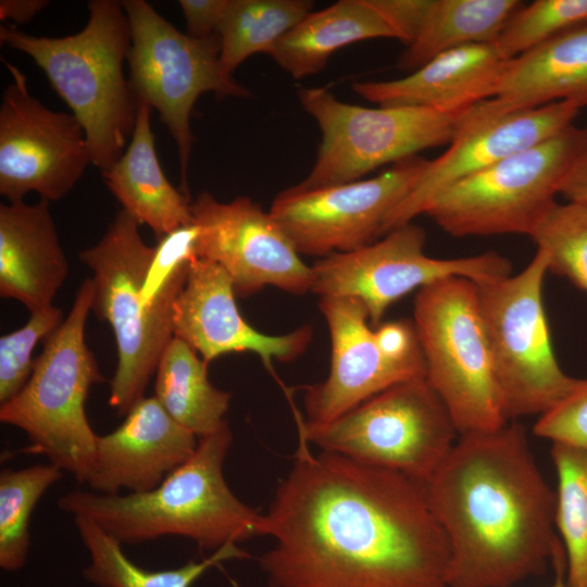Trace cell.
<instances>
[{
    "instance_id": "9",
    "label": "cell",
    "mask_w": 587,
    "mask_h": 587,
    "mask_svg": "<svg viewBox=\"0 0 587 587\" xmlns=\"http://www.w3.org/2000/svg\"><path fill=\"white\" fill-rule=\"evenodd\" d=\"M548 258L537 249L515 274L476 284L495 376L507 420L540 416L575 386L554 354L542 302Z\"/></svg>"
},
{
    "instance_id": "36",
    "label": "cell",
    "mask_w": 587,
    "mask_h": 587,
    "mask_svg": "<svg viewBox=\"0 0 587 587\" xmlns=\"http://www.w3.org/2000/svg\"><path fill=\"white\" fill-rule=\"evenodd\" d=\"M388 22L397 39L411 45L428 16L434 0H370Z\"/></svg>"
},
{
    "instance_id": "15",
    "label": "cell",
    "mask_w": 587,
    "mask_h": 587,
    "mask_svg": "<svg viewBox=\"0 0 587 587\" xmlns=\"http://www.w3.org/2000/svg\"><path fill=\"white\" fill-rule=\"evenodd\" d=\"M428 160L414 155L375 177L279 192L270 213L299 254L324 258L375 241L390 211L417 182Z\"/></svg>"
},
{
    "instance_id": "39",
    "label": "cell",
    "mask_w": 587,
    "mask_h": 587,
    "mask_svg": "<svg viewBox=\"0 0 587 587\" xmlns=\"http://www.w3.org/2000/svg\"><path fill=\"white\" fill-rule=\"evenodd\" d=\"M48 4L47 0H1L0 18L1 21L25 24L30 22Z\"/></svg>"
},
{
    "instance_id": "38",
    "label": "cell",
    "mask_w": 587,
    "mask_h": 587,
    "mask_svg": "<svg viewBox=\"0 0 587 587\" xmlns=\"http://www.w3.org/2000/svg\"><path fill=\"white\" fill-rule=\"evenodd\" d=\"M584 140L560 185L559 195L567 202L587 204V126Z\"/></svg>"
},
{
    "instance_id": "32",
    "label": "cell",
    "mask_w": 587,
    "mask_h": 587,
    "mask_svg": "<svg viewBox=\"0 0 587 587\" xmlns=\"http://www.w3.org/2000/svg\"><path fill=\"white\" fill-rule=\"evenodd\" d=\"M530 237L546 252L549 272L587 292V204L557 202Z\"/></svg>"
},
{
    "instance_id": "11",
    "label": "cell",
    "mask_w": 587,
    "mask_h": 587,
    "mask_svg": "<svg viewBox=\"0 0 587 587\" xmlns=\"http://www.w3.org/2000/svg\"><path fill=\"white\" fill-rule=\"evenodd\" d=\"M121 3L130 27L129 87L137 104H147L159 112L174 139L182 190L188 196L193 142L190 114L197 99L205 92L249 97L250 91L222 68L217 34L193 38L175 28L145 0Z\"/></svg>"
},
{
    "instance_id": "17",
    "label": "cell",
    "mask_w": 587,
    "mask_h": 587,
    "mask_svg": "<svg viewBox=\"0 0 587 587\" xmlns=\"http://www.w3.org/2000/svg\"><path fill=\"white\" fill-rule=\"evenodd\" d=\"M578 112L566 101L504 111L488 99L461 113L448 148L428 160L415 185L387 215L383 235L424 214L452 184L555 136L573 124Z\"/></svg>"
},
{
    "instance_id": "21",
    "label": "cell",
    "mask_w": 587,
    "mask_h": 587,
    "mask_svg": "<svg viewBox=\"0 0 587 587\" xmlns=\"http://www.w3.org/2000/svg\"><path fill=\"white\" fill-rule=\"evenodd\" d=\"M510 60L495 43H475L444 52L405 77L355 82L353 91L378 105L424 107L459 115L495 97Z\"/></svg>"
},
{
    "instance_id": "1",
    "label": "cell",
    "mask_w": 587,
    "mask_h": 587,
    "mask_svg": "<svg viewBox=\"0 0 587 587\" xmlns=\"http://www.w3.org/2000/svg\"><path fill=\"white\" fill-rule=\"evenodd\" d=\"M298 439L260 520L272 587H448L449 545L423 483Z\"/></svg>"
},
{
    "instance_id": "12",
    "label": "cell",
    "mask_w": 587,
    "mask_h": 587,
    "mask_svg": "<svg viewBox=\"0 0 587 587\" xmlns=\"http://www.w3.org/2000/svg\"><path fill=\"white\" fill-rule=\"evenodd\" d=\"M298 96L322 134L312 170L295 185L300 189L360 180L377 167L449 145L460 115L412 105L365 108L324 88L301 87Z\"/></svg>"
},
{
    "instance_id": "13",
    "label": "cell",
    "mask_w": 587,
    "mask_h": 587,
    "mask_svg": "<svg viewBox=\"0 0 587 587\" xmlns=\"http://www.w3.org/2000/svg\"><path fill=\"white\" fill-rule=\"evenodd\" d=\"M319 309L332 344L327 377L304 388V422L328 423L400 382L426 376L411 320L369 324L365 307L353 298H320Z\"/></svg>"
},
{
    "instance_id": "8",
    "label": "cell",
    "mask_w": 587,
    "mask_h": 587,
    "mask_svg": "<svg viewBox=\"0 0 587 587\" xmlns=\"http://www.w3.org/2000/svg\"><path fill=\"white\" fill-rule=\"evenodd\" d=\"M412 322L426 378L459 435L505 425L476 283L452 276L419 289Z\"/></svg>"
},
{
    "instance_id": "19",
    "label": "cell",
    "mask_w": 587,
    "mask_h": 587,
    "mask_svg": "<svg viewBox=\"0 0 587 587\" xmlns=\"http://www.w3.org/2000/svg\"><path fill=\"white\" fill-rule=\"evenodd\" d=\"M174 337L190 346L208 364L228 353L252 352L274 374L273 362L300 357L312 340V327L284 335L257 330L240 314L228 274L216 263L195 257L173 304Z\"/></svg>"
},
{
    "instance_id": "16",
    "label": "cell",
    "mask_w": 587,
    "mask_h": 587,
    "mask_svg": "<svg viewBox=\"0 0 587 587\" xmlns=\"http://www.w3.org/2000/svg\"><path fill=\"white\" fill-rule=\"evenodd\" d=\"M2 62L12 83L0 105V193L9 202L22 201L30 191L60 200L91 164L85 130L72 113L52 111L33 97L26 76Z\"/></svg>"
},
{
    "instance_id": "6",
    "label": "cell",
    "mask_w": 587,
    "mask_h": 587,
    "mask_svg": "<svg viewBox=\"0 0 587 587\" xmlns=\"http://www.w3.org/2000/svg\"><path fill=\"white\" fill-rule=\"evenodd\" d=\"M140 224L120 210L101 239L82 250L79 260L92 271V310L114 333L117 363L109 404L126 415L145 396L160 358L174 337L173 304L187 276L179 277L153 305L140 291L154 253L139 233Z\"/></svg>"
},
{
    "instance_id": "30",
    "label": "cell",
    "mask_w": 587,
    "mask_h": 587,
    "mask_svg": "<svg viewBox=\"0 0 587 587\" xmlns=\"http://www.w3.org/2000/svg\"><path fill=\"white\" fill-rule=\"evenodd\" d=\"M558 475L555 528L566 557L565 583L587 587V449L552 442Z\"/></svg>"
},
{
    "instance_id": "25",
    "label": "cell",
    "mask_w": 587,
    "mask_h": 587,
    "mask_svg": "<svg viewBox=\"0 0 587 587\" xmlns=\"http://www.w3.org/2000/svg\"><path fill=\"white\" fill-rule=\"evenodd\" d=\"M375 38L397 36L370 0H340L307 14L268 55L299 79L321 72L337 50Z\"/></svg>"
},
{
    "instance_id": "29",
    "label": "cell",
    "mask_w": 587,
    "mask_h": 587,
    "mask_svg": "<svg viewBox=\"0 0 587 587\" xmlns=\"http://www.w3.org/2000/svg\"><path fill=\"white\" fill-rule=\"evenodd\" d=\"M312 8L309 0H228L217 29L222 68L233 75L251 55L268 54Z\"/></svg>"
},
{
    "instance_id": "2",
    "label": "cell",
    "mask_w": 587,
    "mask_h": 587,
    "mask_svg": "<svg viewBox=\"0 0 587 587\" xmlns=\"http://www.w3.org/2000/svg\"><path fill=\"white\" fill-rule=\"evenodd\" d=\"M423 485L449 545L448 587H511L549 563L564 575L555 491L517 422L459 435Z\"/></svg>"
},
{
    "instance_id": "40",
    "label": "cell",
    "mask_w": 587,
    "mask_h": 587,
    "mask_svg": "<svg viewBox=\"0 0 587 587\" xmlns=\"http://www.w3.org/2000/svg\"><path fill=\"white\" fill-rule=\"evenodd\" d=\"M550 587H569V585L563 582V575H557V580Z\"/></svg>"
},
{
    "instance_id": "24",
    "label": "cell",
    "mask_w": 587,
    "mask_h": 587,
    "mask_svg": "<svg viewBox=\"0 0 587 587\" xmlns=\"http://www.w3.org/2000/svg\"><path fill=\"white\" fill-rule=\"evenodd\" d=\"M491 100L504 111L558 101L587 107V24L510 60Z\"/></svg>"
},
{
    "instance_id": "28",
    "label": "cell",
    "mask_w": 587,
    "mask_h": 587,
    "mask_svg": "<svg viewBox=\"0 0 587 587\" xmlns=\"http://www.w3.org/2000/svg\"><path fill=\"white\" fill-rule=\"evenodd\" d=\"M73 520L90 558L84 576L99 587H190L210 567L248 557L237 544H227L201 561L191 560L173 570L148 571L130 561L122 542L92 521L84 516H73Z\"/></svg>"
},
{
    "instance_id": "14",
    "label": "cell",
    "mask_w": 587,
    "mask_h": 587,
    "mask_svg": "<svg viewBox=\"0 0 587 587\" xmlns=\"http://www.w3.org/2000/svg\"><path fill=\"white\" fill-rule=\"evenodd\" d=\"M425 230L411 222L359 249L320 258L311 266V292L359 300L377 327L391 304L440 279L460 276L482 284L511 275V262L496 252L437 259L425 254Z\"/></svg>"
},
{
    "instance_id": "18",
    "label": "cell",
    "mask_w": 587,
    "mask_h": 587,
    "mask_svg": "<svg viewBox=\"0 0 587 587\" xmlns=\"http://www.w3.org/2000/svg\"><path fill=\"white\" fill-rule=\"evenodd\" d=\"M198 228L195 255L218 264L236 297L273 286L294 295L311 291L312 267L300 259L279 224L248 197L221 202L202 191L191 202Z\"/></svg>"
},
{
    "instance_id": "7",
    "label": "cell",
    "mask_w": 587,
    "mask_h": 587,
    "mask_svg": "<svg viewBox=\"0 0 587 587\" xmlns=\"http://www.w3.org/2000/svg\"><path fill=\"white\" fill-rule=\"evenodd\" d=\"M298 433L324 452L425 483L453 448L459 432L426 376L395 384L320 425L292 403Z\"/></svg>"
},
{
    "instance_id": "23",
    "label": "cell",
    "mask_w": 587,
    "mask_h": 587,
    "mask_svg": "<svg viewBox=\"0 0 587 587\" xmlns=\"http://www.w3.org/2000/svg\"><path fill=\"white\" fill-rule=\"evenodd\" d=\"M151 108L138 104L130 140L121 158L101 172L108 189L140 225H148L160 239L192 223L189 197L166 178L155 150Z\"/></svg>"
},
{
    "instance_id": "22",
    "label": "cell",
    "mask_w": 587,
    "mask_h": 587,
    "mask_svg": "<svg viewBox=\"0 0 587 587\" xmlns=\"http://www.w3.org/2000/svg\"><path fill=\"white\" fill-rule=\"evenodd\" d=\"M49 202L0 204V296L30 313L52 307L68 275Z\"/></svg>"
},
{
    "instance_id": "4",
    "label": "cell",
    "mask_w": 587,
    "mask_h": 587,
    "mask_svg": "<svg viewBox=\"0 0 587 587\" xmlns=\"http://www.w3.org/2000/svg\"><path fill=\"white\" fill-rule=\"evenodd\" d=\"M85 27L64 37L33 36L1 25L0 41L34 60L82 124L91 164L110 168L132 137L138 104L123 72L130 27L121 2L91 0Z\"/></svg>"
},
{
    "instance_id": "26",
    "label": "cell",
    "mask_w": 587,
    "mask_h": 587,
    "mask_svg": "<svg viewBox=\"0 0 587 587\" xmlns=\"http://www.w3.org/2000/svg\"><path fill=\"white\" fill-rule=\"evenodd\" d=\"M154 397L170 416L200 438L226 422L232 395L214 387L208 377V363L173 337L157 366Z\"/></svg>"
},
{
    "instance_id": "37",
    "label": "cell",
    "mask_w": 587,
    "mask_h": 587,
    "mask_svg": "<svg viewBox=\"0 0 587 587\" xmlns=\"http://www.w3.org/2000/svg\"><path fill=\"white\" fill-rule=\"evenodd\" d=\"M187 35L208 38L217 34L228 0H179Z\"/></svg>"
},
{
    "instance_id": "20",
    "label": "cell",
    "mask_w": 587,
    "mask_h": 587,
    "mask_svg": "<svg viewBox=\"0 0 587 587\" xmlns=\"http://www.w3.org/2000/svg\"><path fill=\"white\" fill-rule=\"evenodd\" d=\"M197 445L198 437L170 416L154 396L143 397L116 429L98 436L85 484L104 495L151 491L193 454Z\"/></svg>"
},
{
    "instance_id": "35",
    "label": "cell",
    "mask_w": 587,
    "mask_h": 587,
    "mask_svg": "<svg viewBox=\"0 0 587 587\" xmlns=\"http://www.w3.org/2000/svg\"><path fill=\"white\" fill-rule=\"evenodd\" d=\"M534 434L587 449V378L577 379L563 399L538 416Z\"/></svg>"
},
{
    "instance_id": "10",
    "label": "cell",
    "mask_w": 587,
    "mask_h": 587,
    "mask_svg": "<svg viewBox=\"0 0 587 587\" xmlns=\"http://www.w3.org/2000/svg\"><path fill=\"white\" fill-rule=\"evenodd\" d=\"M584 134V127L572 124L542 142L452 184L430 201L424 214L455 237L532 236L557 203L555 196Z\"/></svg>"
},
{
    "instance_id": "31",
    "label": "cell",
    "mask_w": 587,
    "mask_h": 587,
    "mask_svg": "<svg viewBox=\"0 0 587 587\" xmlns=\"http://www.w3.org/2000/svg\"><path fill=\"white\" fill-rule=\"evenodd\" d=\"M62 476L63 471L51 463L1 470L0 566L3 570L16 571L25 564L33 511L43 494Z\"/></svg>"
},
{
    "instance_id": "3",
    "label": "cell",
    "mask_w": 587,
    "mask_h": 587,
    "mask_svg": "<svg viewBox=\"0 0 587 587\" xmlns=\"http://www.w3.org/2000/svg\"><path fill=\"white\" fill-rule=\"evenodd\" d=\"M232 441L226 421L198 438L193 454L155 489L124 496L73 490L59 498L58 508L89 519L122 544L180 536L216 551L259 536L261 514L240 501L224 477Z\"/></svg>"
},
{
    "instance_id": "34",
    "label": "cell",
    "mask_w": 587,
    "mask_h": 587,
    "mask_svg": "<svg viewBox=\"0 0 587 587\" xmlns=\"http://www.w3.org/2000/svg\"><path fill=\"white\" fill-rule=\"evenodd\" d=\"M63 312L54 305L30 313L25 325L0 338V404L7 402L29 379L35 359L33 352L63 322Z\"/></svg>"
},
{
    "instance_id": "27",
    "label": "cell",
    "mask_w": 587,
    "mask_h": 587,
    "mask_svg": "<svg viewBox=\"0 0 587 587\" xmlns=\"http://www.w3.org/2000/svg\"><path fill=\"white\" fill-rule=\"evenodd\" d=\"M524 4L519 0H434L416 39L400 59L413 72L435 57L475 43H494Z\"/></svg>"
},
{
    "instance_id": "5",
    "label": "cell",
    "mask_w": 587,
    "mask_h": 587,
    "mask_svg": "<svg viewBox=\"0 0 587 587\" xmlns=\"http://www.w3.org/2000/svg\"><path fill=\"white\" fill-rule=\"evenodd\" d=\"M93 285L86 278L61 325L45 340L33 373L13 398L0 404V421L23 430L28 452L41 454L86 483L98 435L86 414L90 388L104 380L85 341Z\"/></svg>"
},
{
    "instance_id": "33",
    "label": "cell",
    "mask_w": 587,
    "mask_h": 587,
    "mask_svg": "<svg viewBox=\"0 0 587 587\" xmlns=\"http://www.w3.org/2000/svg\"><path fill=\"white\" fill-rule=\"evenodd\" d=\"M587 24V0H536L523 4L494 42L508 60Z\"/></svg>"
}]
</instances>
